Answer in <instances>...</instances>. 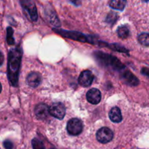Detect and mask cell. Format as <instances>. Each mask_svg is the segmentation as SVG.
Here are the masks:
<instances>
[{"label": "cell", "mask_w": 149, "mask_h": 149, "mask_svg": "<svg viewBox=\"0 0 149 149\" xmlns=\"http://www.w3.org/2000/svg\"><path fill=\"white\" fill-rule=\"evenodd\" d=\"M138 41L142 45L146 47L149 46V33H142L138 36Z\"/></svg>", "instance_id": "15"}, {"label": "cell", "mask_w": 149, "mask_h": 149, "mask_svg": "<svg viewBox=\"0 0 149 149\" xmlns=\"http://www.w3.org/2000/svg\"><path fill=\"white\" fill-rule=\"evenodd\" d=\"M109 118L114 123H119L122 120V112L119 108L113 107L109 112Z\"/></svg>", "instance_id": "12"}, {"label": "cell", "mask_w": 149, "mask_h": 149, "mask_svg": "<svg viewBox=\"0 0 149 149\" xmlns=\"http://www.w3.org/2000/svg\"><path fill=\"white\" fill-rule=\"evenodd\" d=\"M49 114L58 119H63L65 115V107L62 103H54L49 107Z\"/></svg>", "instance_id": "3"}, {"label": "cell", "mask_w": 149, "mask_h": 149, "mask_svg": "<svg viewBox=\"0 0 149 149\" xmlns=\"http://www.w3.org/2000/svg\"><path fill=\"white\" fill-rule=\"evenodd\" d=\"M117 17L118 15L114 13H111L108 15L107 18H106V21L108 22L109 23H111L113 24L115 21H116L117 20Z\"/></svg>", "instance_id": "18"}, {"label": "cell", "mask_w": 149, "mask_h": 149, "mask_svg": "<svg viewBox=\"0 0 149 149\" xmlns=\"http://www.w3.org/2000/svg\"><path fill=\"white\" fill-rule=\"evenodd\" d=\"M34 113L36 117L39 119H45L49 114V107L45 103L36 105L34 109Z\"/></svg>", "instance_id": "9"}, {"label": "cell", "mask_w": 149, "mask_h": 149, "mask_svg": "<svg viewBox=\"0 0 149 149\" xmlns=\"http://www.w3.org/2000/svg\"><path fill=\"white\" fill-rule=\"evenodd\" d=\"M122 79L126 81L127 84L131 86H137L139 84V80L130 71H127L122 74Z\"/></svg>", "instance_id": "11"}, {"label": "cell", "mask_w": 149, "mask_h": 149, "mask_svg": "<svg viewBox=\"0 0 149 149\" xmlns=\"http://www.w3.org/2000/svg\"><path fill=\"white\" fill-rule=\"evenodd\" d=\"M86 97H87V101L91 104H98L101 100V93H100V90L96 88L90 89L87 92Z\"/></svg>", "instance_id": "8"}, {"label": "cell", "mask_w": 149, "mask_h": 149, "mask_svg": "<svg viewBox=\"0 0 149 149\" xmlns=\"http://www.w3.org/2000/svg\"><path fill=\"white\" fill-rule=\"evenodd\" d=\"M4 55H3V54L0 52V66H1L3 64V63H4Z\"/></svg>", "instance_id": "21"}, {"label": "cell", "mask_w": 149, "mask_h": 149, "mask_svg": "<svg viewBox=\"0 0 149 149\" xmlns=\"http://www.w3.org/2000/svg\"><path fill=\"white\" fill-rule=\"evenodd\" d=\"M127 1L124 0H112L109 2V6L111 8L118 10H123L126 6Z\"/></svg>", "instance_id": "13"}, {"label": "cell", "mask_w": 149, "mask_h": 149, "mask_svg": "<svg viewBox=\"0 0 149 149\" xmlns=\"http://www.w3.org/2000/svg\"><path fill=\"white\" fill-rule=\"evenodd\" d=\"M13 30L12 29V28L8 27L7 29V44L10 45H14L15 40L14 38H13Z\"/></svg>", "instance_id": "16"}, {"label": "cell", "mask_w": 149, "mask_h": 149, "mask_svg": "<svg viewBox=\"0 0 149 149\" xmlns=\"http://www.w3.org/2000/svg\"><path fill=\"white\" fill-rule=\"evenodd\" d=\"M32 146H33V149H45L42 141L38 140L37 138L32 140Z\"/></svg>", "instance_id": "17"}, {"label": "cell", "mask_w": 149, "mask_h": 149, "mask_svg": "<svg viewBox=\"0 0 149 149\" xmlns=\"http://www.w3.org/2000/svg\"><path fill=\"white\" fill-rule=\"evenodd\" d=\"M117 33L121 39H127L130 35V30L127 26H122L118 28Z\"/></svg>", "instance_id": "14"}, {"label": "cell", "mask_w": 149, "mask_h": 149, "mask_svg": "<svg viewBox=\"0 0 149 149\" xmlns=\"http://www.w3.org/2000/svg\"><path fill=\"white\" fill-rule=\"evenodd\" d=\"M22 54V50L20 47L12 49L9 52L7 75L10 84L14 87L17 86L18 82L19 70L21 63Z\"/></svg>", "instance_id": "1"}, {"label": "cell", "mask_w": 149, "mask_h": 149, "mask_svg": "<svg viewBox=\"0 0 149 149\" xmlns=\"http://www.w3.org/2000/svg\"><path fill=\"white\" fill-rule=\"evenodd\" d=\"M20 3L22 7L29 15V18L32 21H36L38 18V14L35 3L32 1H20Z\"/></svg>", "instance_id": "5"}, {"label": "cell", "mask_w": 149, "mask_h": 149, "mask_svg": "<svg viewBox=\"0 0 149 149\" xmlns=\"http://www.w3.org/2000/svg\"><path fill=\"white\" fill-rule=\"evenodd\" d=\"M141 73L144 75H146V77H149V68H143L142 71H141Z\"/></svg>", "instance_id": "20"}, {"label": "cell", "mask_w": 149, "mask_h": 149, "mask_svg": "<svg viewBox=\"0 0 149 149\" xmlns=\"http://www.w3.org/2000/svg\"><path fill=\"white\" fill-rule=\"evenodd\" d=\"M28 84L31 87H37L42 81V77L38 72H31L26 79Z\"/></svg>", "instance_id": "10"}, {"label": "cell", "mask_w": 149, "mask_h": 149, "mask_svg": "<svg viewBox=\"0 0 149 149\" xmlns=\"http://www.w3.org/2000/svg\"><path fill=\"white\" fill-rule=\"evenodd\" d=\"M97 58H100L105 64L111 65L114 68H122L124 67L122 63L119 62V60L116 59V58H115V57L111 56V55L97 53Z\"/></svg>", "instance_id": "6"}, {"label": "cell", "mask_w": 149, "mask_h": 149, "mask_svg": "<svg viewBox=\"0 0 149 149\" xmlns=\"http://www.w3.org/2000/svg\"><path fill=\"white\" fill-rule=\"evenodd\" d=\"M113 138V133L108 127H102L99 130L96 134V138L100 143H108Z\"/></svg>", "instance_id": "4"}, {"label": "cell", "mask_w": 149, "mask_h": 149, "mask_svg": "<svg viewBox=\"0 0 149 149\" xmlns=\"http://www.w3.org/2000/svg\"><path fill=\"white\" fill-rule=\"evenodd\" d=\"M94 79V76L93 73L89 70H85L80 74L79 77V84L84 87L90 86Z\"/></svg>", "instance_id": "7"}, {"label": "cell", "mask_w": 149, "mask_h": 149, "mask_svg": "<svg viewBox=\"0 0 149 149\" xmlns=\"http://www.w3.org/2000/svg\"><path fill=\"white\" fill-rule=\"evenodd\" d=\"M83 130V123L80 119L73 118L67 124V131L71 135H79Z\"/></svg>", "instance_id": "2"}, {"label": "cell", "mask_w": 149, "mask_h": 149, "mask_svg": "<svg viewBox=\"0 0 149 149\" xmlns=\"http://www.w3.org/2000/svg\"><path fill=\"white\" fill-rule=\"evenodd\" d=\"M3 145H4V147L6 149H13V143L10 141H8V140H7V141H4V143H3Z\"/></svg>", "instance_id": "19"}, {"label": "cell", "mask_w": 149, "mask_h": 149, "mask_svg": "<svg viewBox=\"0 0 149 149\" xmlns=\"http://www.w3.org/2000/svg\"><path fill=\"white\" fill-rule=\"evenodd\" d=\"M1 83H0V93H1Z\"/></svg>", "instance_id": "22"}]
</instances>
